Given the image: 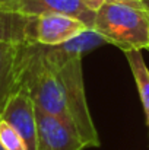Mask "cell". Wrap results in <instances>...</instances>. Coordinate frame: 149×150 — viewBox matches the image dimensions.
Wrapping results in <instances>:
<instances>
[{
    "label": "cell",
    "mask_w": 149,
    "mask_h": 150,
    "mask_svg": "<svg viewBox=\"0 0 149 150\" xmlns=\"http://www.w3.org/2000/svg\"><path fill=\"white\" fill-rule=\"evenodd\" d=\"M37 150H83L85 144L78 134L61 120L35 105Z\"/></svg>",
    "instance_id": "52a82bcc"
},
{
    "label": "cell",
    "mask_w": 149,
    "mask_h": 150,
    "mask_svg": "<svg viewBox=\"0 0 149 150\" xmlns=\"http://www.w3.org/2000/svg\"><path fill=\"white\" fill-rule=\"evenodd\" d=\"M0 120L12 125L22 137L28 150H37V115L35 103L29 92L21 85V88L9 99Z\"/></svg>",
    "instance_id": "8992f818"
},
{
    "label": "cell",
    "mask_w": 149,
    "mask_h": 150,
    "mask_svg": "<svg viewBox=\"0 0 149 150\" xmlns=\"http://www.w3.org/2000/svg\"><path fill=\"white\" fill-rule=\"evenodd\" d=\"M24 44L0 42V117L9 99L21 88Z\"/></svg>",
    "instance_id": "ba28073f"
},
{
    "label": "cell",
    "mask_w": 149,
    "mask_h": 150,
    "mask_svg": "<svg viewBox=\"0 0 149 150\" xmlns=\"http://www.w3.org/2000/svg\"><path fill=\"white\" fill-rule=\"evenodd\" d=\"M0 146L3 150H28L18 131L3 120H0Z\"/></svg>",
    "instance_id": "7c38bea8"
},
{
    "label": "cell",
    "mask_w": 149,
    "mask_h": 150,
    "mask_svg": "<svg viewBox=\"0 0 149 150\" xmlns=\"http://www.w3.org/2000/svg\"><path fill=\"white\" fill-rule=\"evenodd\" d=\"M126 60L130 66L132 74L135 77V83L138 86V92L143 105L145 117H146V124L149 127V69L143 60V55L140 50L130 48L124 51Z\"/></svg>",
    "instance_id": "30bf717a"
},
{
    "label": "cell",
    "mask_w": 149,
    "mask_h": 150,
    "mask_svg": "<svg viewBox=\"0 0 149 150\" xmlns=\"http://www.w3.org/2000/svg\"><path fill=\"white\" fill-rule=\"evenodd\" d=\"M50 63L53 64L61 89L67 109L70 112L75 131L85 147H98V131L94 125L88 100L85 95L82 54L64 50L63 47H44Z\"/></svg>",
    "instance_id": "6da1fadb"
},
{
    "label": "cell",
    "mask_w": 149,
    "mask_h": 150,
    "mask_svg": "<svg viewBox=\"0 0 149 150\" xmlns=\"http://www.w3.org/2000/svg\"><path fill=\"white\" fill-rule=\"evenodd\" d=\"M99 35L123 51L148 48L149 9L143 0H105L92 26Z\"/></svg>",
    "instance_id": "7a4b0ae2"
},
{
    "label": "cell",
    "mask_w": 149,
    "mask_h": 150,
    "mask_svg": "<svg viewBox=\"0 0 149 150\" xmlns=\"http://www.w3.org/2000/svg\"><path fill=\"white\" fill-rule=\"evenodd\" d=\"M35 16L0 9V42L35 44L34 40Z\"/></svg>",
    "instance_id": "9c48e42d"
},
{
    "label": "cell",
    "mask_w": 149,
    "mask_h": 150,
    "mask_svg": "<svg viewBox=\"0 0 149 150\" xmlns=\"http://www.w3.org/2000/svg\"><path fill=\"white\" fill-rule=\"evenodd\" d=\"M0 9L21 13L25 16H40L44 13H64L94 26L95 15L83 0H0Z\"/></svg>",
    "instance_id": "277c9868"
},
{
    "label": "cell",
    "mask_w": 149,
    "mask_h": 150,
    "mask_svg": "<svg viewBox=\"0 0 149 150\" xmlns=\"http://www.w3.org/2000/svg\"><path fill=\"white\" fill-rule=\"evenodd\" d=\"M0 150H3V147H1V146H0Z\"/></svg>",
    "instance_id": "9a60e30c"
},
{
    "label": "cell",
    "mask_w": 149,
    "mask_h": 150,
    "mask_svg": "<svg viewBox=\"0 0 149 150\" xmlns=\"http://www.w3.org/2000/svg\"><path fill=\"white\" fill-rule=\"evenodd\" d=\"M21 85L29 92L37 106L57 117L75 131L58 76L53 64L50 63L44 45L24 44L21 64Z\"/></svg>",
    "instance_id": "3957f363"
},
{
    "label": "cell",
    "mask_w": 149,
    "mask_h": 150,
    "mask_svg": "<svg viewBox=\"0 0 149 150\" xmlns=\"http://www.w3.org/2000/svg\"><path fill=\"white\" fill-rule=\"evenodd\" d=\"M101 44H107V41L99 35L94 28H88V29L83 31L81 35L75 37L73 40L67 41L66 44H63V45H60V47H63L64 50L78 52V54H83V52H86V51L94 50L95 47H98Z\"/></svg>",
    "instance_id": "8fae6325"
},
{
    "label": "cell",
    "mask_w": 149,
    "mask_h": 150,
    "mask_svg": "<svg viewBox=\"0 0 149 150\" xmlns=\"http://www.w3.org/2000/svg\"><path fill=\"white\" fill-rule=\"evenodd\" d=\"M143 3H145V6L149 9V0H143Z\"/></svg>",
    "instance_id": "5bb4252c"
},
{
    "label": "cell",
    "mask_w": 149,
    "mask_h": 150,
    "mask_svg": "<svg viewBox=\"0 0 149 150\" xmlns=\"http://www.w3.org/2000/svg\"><path fill=\"white\" fill-rule=\"evenodd\" d=\"M89 26L81 19L64 13H44L35 16L34 40L44 47L63 45L81 35Z\"/></svg>",
    "instance_id": "5b68a950"
},
{
    "label": "cell",
    "mask_w": 149,
    "mask_h": 150,
    "mask_svg": "<svg viewBox=\"0 0 149 150\" xmlns=\"http://www.w3.org/2000/svg\"><path fill=\"white\" fill-rule=\"evenodd\" d=\"M148 50H149V42H148Z\"/></svg>",
    "instance_id": "2e32d148"
},
{
    "label": "cell",
    "mask_w": 149,
    "mask_h": 150,
    "mask_svg": "<svg viewBox=\"0 0 149 150\" xmlns=\"http://www.w3.org/2000/svg\"><path fill=\"white\" fill-rule=\"evenodd\" d=\"M85 1V4L89 7V9H92L94 12H97L99 7L105 3V0H83Z\"/></svg>",
    "instance_id": "4fadbf2b"
}]
</instances>
